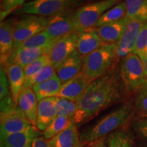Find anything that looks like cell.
I'll return each instance as SVG.
<instances>
[{
  "mask_svg": "<svg viewBox=\"0 0 147 147\" xmlns=\"http://www.w3.org/2000/svg\"><path fill=\"white\" fill-rule=\"evenodd\" d=\"M79 31H75L58 38L53 45L49 55L51 64L56 68L76 50Z\"/></svg>",
  "mask_w": 147,
  "mask_h": 147,
  "instance_id": "9c48e42d",
  "label": "cell"
},
{
  "mask_svg": "<svg viewBox=\"0 0 147 147\" xmlns=\"http://www.w3.org/2000/svg\"><path fill=\"white\" fill-rule=\"evenodd\" d=\"M33 125L22 111L18 104H15L10 111L1 114L0 135L10 134L26 131Z\"/></svg>",
  "mask_w": 147,
  "mask_h": 147,
  "instance_id": "ba28073f",
  "label": "cell"
},
{
  "mask_svg": "<svg viewBox=\"0 0 147 147\" xmlns=\"http://www.w3.org/2000/svg\"><path fill=\"white\" fill-rule=\"evenodd\" d=\"M27 0H1V22L4 21L9 14L20 8ZM28 1V0H27Z\"/></svg>",
  "mask_w": 147,
  "mask_h": 147,
  "instance_id": "e575fe53",
  "label": "cell"
},
{
  "mask_svg": "<svg viewBox=\"0 0 147 147\" xmlns=\"http://www.w3.org/2000/svg\"><path fill=\"white\" fill-rule=\"evenodd\" d=\"M142 61L143 65H144V70H145V73H146V78H147V56L141 59Z\"/></svg>",
  "mask_w": 147,
  "mask_h": 147,
  "instance_id": "ab89813d",
  "label": "cell"
},
{
  "mask_svg": "<svg viewBox=\"0 0 147 147\" xmlns=\"http://www.w3.org/2000/svg\"><path fill=\"white\" fill-rule=\"evenodd\" d=\"M129 21L124 17L119 21L110 23L96 28L97 32L104 44H117Z\"/></svg>",
  "mask_w": 147,
  "mask_h": 147,
  "instance_id": "44dd1931",
  "label": "cell"
},
{
  "mask_svg": "<svg viewBox=\"0 0 147 147\" xmlns=\"http://www.w3.org/2000/svg\"><path fill=\"white\" fill-rule=\"evenodd\" d=\"M144 23L139 20L129 19L121 38L117 43V57L121 59L128 55L134 53L138 36Z\"/></svg>",
  "mask_w": 147,
  "mask_h": 147,
  "instance_id": "8fae6325",
  "label": "cell"
},
{
  "mask_svg": "<svg viewBox=\"0 0 147 147\" xmlns=\"http://www.w3.org/2000/svg\"><path fill=\"white\" fill-rule=\"evenodd\" d=\"M50 63H51V62L49 55L45 54L42 55L38 59L34 61L33 63L29 64L27 67L24 69L25 80L34 76L36 74L41 70L43 67H45V66H47Z\"/></svg>",
  "mask_w": 147,
  "mask_h": 147,
  "instance_id": "d6a6232c",
  "label": "cell"
},
{
  "mask_svg": "<svg viewBox=\"0 0 147 147\" xmlns=\"http://www.w3.org/2000/svg\"><path fill=\"white\" fill-rule=\"evenodd\" d=\"M104 44L97 34L96 28L93 27L79 33L76 50L82 57H84L97 50Z\"/></svg>",
  "mask_w": 147,
  "mask_h": 147,
  "instance_id": "e0dca14e",
  "label": "cell"
},
{
  "mask_svg": "<svg viewBox=\"0 0 147 147\" xmlns=\"http://www.w3.org/2000/svg\"><path fill=\"white\" fill-rule=\"evenodd\" d=\"M125 92L120 71L116 66L100 78L93 80L76 101L77 110L71 121L82 125L101 111L117 103Z\"/></svg>",
  "mask_w": 147,
  "mask_h": 147,
  "instance_id": "6da1fadb",
  "label": "cell"
},
{
  "mask_svg": "<svg viewBox=\"0 0 147 147\" xmlns=\"http://www.w3.org/2000/svg\"><path fill=\"white\" fill-rule=\"evenodd\" d=\"M28 1H32V0H28Z\"/></svg>",
  "mask_w": 147,
  "mask_h": 147,
  "instance_id": "b9f144b4",
  "label": "cell"
},
{
  "mask_svg": "<svg viewBox=\"0 0 147 147\" xmlns=\"http://www.w3.org/2000/svg\"><path fill=\"white\" fill-rule=\"evenodd\" d=\"M51 21V17H44L34 14H23L14 20L13 27L14 45L23 42L45 31Z\"/></svg>",
  "mask_w": 147,
  "mask_h": 147,
  "instance_id": "8992f818",
  "label": "cell"
},
{
  "mask_svg": "<svg viewBox=\"0 0 147 147\" xmlns=\"http://www.w3.org/2000/svg\"><path fill=\"white\" fill-rule=\"evenodd\" d=\"M134 53L136 54L141 59L147 56V22L143 24L138 36Z\"/></svg>",
  "mask_w": 147,
  "mask_h": 147,
  "instance_id": "836d02e7",
  "label": "cell"
},
{
  "mask_svg": "<svg viewBox=\"0 0 147 147\" xmlns=\"http://www.w3.org/2000/svg\"><path fill=\"white\" fill-rule=\"evenodd\" d=\"M57 39H52L45 31L36 34V36L29 38L21 43L14 46V49L16 48H38L45 47L53 43Z\"/></svg>",
  "mask_w": 147,
  "mask_h": 147,
  "instance_id": "f1b7e54d",
  "label": "cell"
},
{
  "mask_svg": "<svg viewBox=\"0 0 147 147\" xmlns=\"http://www.w3.org/2000/svg\"><path fill=\"white\" fill-rule=\"evenodd\" d=\"M125 2L127 5L125 17L147 22V0H125Z\"/></svg>",
  "mask_w": 147,
  "mask_h": 147,
  "instance_id": "484cf974",
  "label": "cell"
},
{
  "mask_svg": "<svg viewBox=\"0 0 147 147\" xmlns=\"http://www.w3.org/2000/svg\"><path fill=\"white\" fill-rule=\"evenodd\" d=\"M4 67L7 72L10 90L14 103L18 104V97L25 84V77L24 69L21 66L15 63L9 64Z\"/></svg>",
  "mask_w": 147,
  "mask_h": 147,
  "instance_id": "7402d4cb",
  "label": "cell"
},
{
  "mask_svg": "<svg viewBox=\"0 0 147 147\" xmlns=\"http://www.w3.org/2000/svg\"><path fill=\"white\" fill-rule=\"evenodd\" d=\"M69 10L73 9L67 3L59 0H32L14 10L13 14H34L44 17H52Z\"/></svg>",
  "mask_w": 147,
  "mask_h": 147,
  "instance_id": "52a82bcc",
  "label": "cell"
},
{
  "mask_svg": "<svg viewBox=\"0 0 147 147\" xmlns=\"http://www.w3.org/2000/svg\"><path fill=\"white\" fill-rule=\"evenodd\" d=\"M121 2V0H102L89 3L75 10L77 31L95 27L106 11Z\"/></svg>",
  "mask_w": 147,
  "mask_h": 147,
  "instance_id": "5b68a950",
  "label": "cell"
},
{
  "mask_svg": "<svg viewBox=\"0 0 147 147\" xmlns=\"http://www.w3.org/2000/svg\"><path fill=\"white\" fill-rule=\"evenodd\" d=\"M83 57L76 50L55 68L56 74L63 84L76 77L82 71Z\"/></svg>",
  "mask_w": 147,
  "mask_h": 147,
  "instance_id": "5bb4252c",
  "label": "cell"
},
{
  "mask_svg": "<svg viewBox=\"0 0 147 147\" xmlns=\"http://www.w3.org/2000/svg\"><path fill=\"white\" fill-rule=\"evenodd\" d=\"M63 83L55 74L54 76L40 83L33 86L32 89L36 94L38 102L48 97H56Z\"/></svg>",
  "mask_w": 147,
  "mask_h": 147,
  "instance_id": "cb8c5ba5",
  "label": "cell"
},
{
  "mask_svg": "<svg viewBox=\"0 0 147 147\" xmlns=\"http://www.w3.org/2000/svg\"><path fill=\"white\" fill-rule=\"evenodd\" d=\"M119 71L127 93H136L147 81L142 61L135 53L121 59Z\"/></svg>",
  "mask_w": 147,
  "mask_h": 147,
  "instance_id": "277c9868",
  "label": "cell"
},
{
  "mask_svg": "<svg viewBox=\"0 0 147 147\" xmlns=\"http://www.w3.org/2000/svg\"><path fill=\"white\" fill-rule=\"evenodd\" d=\"M5 67L1 65L0 69V113L10 111L15 105Z\"/></svg>",
  "mask_w": 147,
  "mask_h": 147,
  "instance_id": "603a6c76",
  "label": "cell"
},
{
  "mask_svg": "<svg viewBox=\"0 0 147 147\" xmlns=\"http://www.w3.org/2000/svg\"><path fill=\"white\" fill-rule=\"evenodd\" d=\"M102 1V0H88V3H92V2H96V1Z\"/></svg>",
  "mask_w": 147,
  "mask_h": 147,
  "instance_id": "60d3db41",
  "label": "cell"
},
{
  "mask_svg": "<svg viewBox=\"0 0 147 147\" xmlns=\"http://www.w3.org/2000/svg\"><path fill=\"white\" fill-rule=\"evenodd\" d=\"M91 82V79L82 71L78 76L62 84L56 97L76 102Z\"/></svg>",
  "mask_w": 147,
  "mask_h": 147,
  "instance_id": "4fadbf2b",
  "label": "cell"
},
{
  "mask_svg": "<svg viewBox=\"0 0 147 147\" xmlns=\"http://www.w3.org/2000/svg\"><path fill=\"white\" fill-rule=\"evenodd\" d=\"M18 105L33 126H36L38 100L32 88H24L20 93Z\"/></svg>",
  "mask_w": 147,
  "mask_h": 147,
  "instance_id": "ac0fdd59",
  "label": "cell"
},
{
  "mask_svg": "<svg viewBox=\"0 0 147 147\" xmlns=\"http://www.w3.org/2000/svg\"><path fill=\"white\" fill-rule=\"evenodd\" d=\"M71 119L63 116H57L53 122L43 131V136L47 140H51L63 131L70 124Z\"/></svg>",
  "mask_w": 147,
  "mask_h": 147,
  "instance_id": "83f0119b",
  "label": "cell"
},
{
  "mask_svg": "<svg viewBox=\"0 0 147 147\" xmlns=\"http://www.w3.org/2000/svg\"><path fill=\"white\" fill-rule=\"evenodd\" d=\"M86 147H107L106 137L96 140L93 142L89 143Z\"/></svg>",
  "mask_w": 147,
  "mask_h": 147,
  "instance_id": "f35d334b",
  "label": "cell"
},
{
  "mask_svg": "<svg viewBox=\"0 0 147 147\" xmlns=\"http://www.w3.org/2000/svg\"><path fill=\"white\" fill-rule=\"evenodd\" d=\"M57 99V97H51L38 102L36 127L39 131H45L57 117L56 110Z\"/></svg>",
  "mask_w": 147,
  "mask_h": 147,
  "instance_id": "9a60e30c",
  "label": "cell"
},
{
  "mask_svg": "<svg viewBox=\"0 0 147 147\" xmlns=\"http://www.w3.org/2000/svg\"><path fill=\"white\" fill-rule=\"evenodd\" d=\"M56 40L50 45L42 47L14 49L13 51L7 60V62L3 66L9 65V64L15 63L21 66L24 69L29 64L33 63L34 61L40 57L42 55L49 54Z\"/></svg>",
  "mask_w": 147,
  "mask_h": 147,
  "instance_id": "7c38bea8",
  "label": "cell"
},
{
  "mask_svg": "<svg viewBox=\"0 0 147 147\" xmlns=\"http://www.w3.org/2000/svg\"><path fill=\"white\" fill-rule=\"evenodd\" d=\"M134 113V107L130 104H125L104 116L94 125L80 134L82 144L106 137L110 133L122 127L129 120Z\"/></svg>",
  "mask_w": 147,
  "mask_h": 147,
  "instance_id": "7a4b0ae2",
  "label": "cell"
},
{
  "mask_svg": "<svg viewBox=\"0 0 147 147\" xmlns=\"http://www.w3.org/2000/svg\"><path fill=\"white\" fill-rule=\"evenodd\" d=\"M75 10H67L51 17L50 23L45 31L52 39H57L77 31Z\"/></svg>",
  "mask_w": 147,
  "mask_h": 147,
  "instance_id": "30bf717a",
  "label": "cell"
},
{
  "mask_svg": "<svg viewBox=\"0 0 147 147\" xmlns=\"http://www.w3.org/2000/svg\"><path fill=\"white\" fill-rule=\"evenodd\" d=\"M51 147H82L77 125L71 121L70 124L58 135L49 140Z\"/></svg>",
  "mask_w": 147,
  "mask_h": 147,
  "instance_id": "ffe728a7",
  "label": "cell"
},
{
  "mask_svg": "<svg viewBox=\"0 0 147 147\" xmlns=\"http://www.w3.org/2000/svg\"><path fill=\"white\" fill-rule=\"evenodd\" d=\"M134 130L140 137L147 140V117H138L132 122Z\"/></svg>",
  "mask_w": 147,
  "mask_h": 147,
  "instance_id": "d590c367",
  "label": "cell"
},
{
  "mask_svg": "<svg viewBox=\"0 0 147 147\" xmlns=\"http://www.w3.org/2000/svg\"><path fill=\"white\" fill-rule=\"evenodd\" d=\"M36 127L26 131L0 136L1 147H32L34 139L38 136Z\"/></svg>",
  "mask_w": 147,
  "mask_h": 147,
  "instance_id": "d6986e66",
  "label": "cell"
},
{
  "mask_svg": "<svg viewBox=\"0 0 147 147\" xmlns=\"http://www.w3.org/2000/svg\"><path fill=\"white\" fill-rule=\"evenodd\" d=\"M61 1H63L67 3L71 9L75 10L76 8H78L82 5L88 3V0H59Z\"/></svg>",
  "mask_w": 147,
  "mask_h": 147,
  "instance_id": "8d00e7d4",
  "label": "cell"
},
{
  "mask_svg": "<svg viewBox=\"0 0 147 147\" xmlns=\"http://www.w3.org/2000/svg\"><path fill=\"white\" fill-rule=\"evenodd\" d=\"M14 19L9 18L1 22L0 25V56L1 65H4L14 50L13 27Z\"/></svg>",
  "mask_w": 147,
  "mask_h": 147,
  "instance_id": "2e32d148",
  "label": "cell"
},
{
  "mask_svg": "<svg viewBox=\"0 0 147 147\" xmlns=\"http://www.w3.org/2000/svg\"><path fill=\"white\" fill-rule=\"evenodd\" d=\"M55 74H56L55 67L51 63L49 64L36 74L34 76L26 79L25 80L23 89L24 88H32L35 84L49 80V78L54 76Z\"/></svg>",
  "mask_w": 147,
  "mask_h": 147,
  "instance_id": "f546056e",
  "label": "cell"
},
{
  "mask_svg": "<svg viewBox=\"0 0 147 147\" xmlns=\"http://www.w3.org/2000/svg\"><path fill=\"white\" fill-rule=\"evenodd\" d=\"M144 147H147V146H144Z\"/></svg>",
  "mask_w": 147,
  "mask_h": 147,
  "instance_id": "7bdbcfd3",
  "label": "cell"
},
{
  "mask_svg": "<svg viewBox=\"0 0 147 147\" xmlns=\"http://www.w3.org/2000/svg\"><path fill=\"white\" fill-rule=\"evenodd\" d=\"M56 110L57 116H63L71 119L77 110V104L74 101L58 97Z\"/></svg>",
  "mask_w": 147,
  "mask_h": 147,
  "instance_id": "4dcf8cb0",
  "label": "cell"
},
{
  "mask_svg": "<svg viewBox=\"0 0 147 147\" xmlns=\"http://www.w3.org/2000/svg\"><path fill=\"white\" fill-rule=\"evenodd\" d=\"M107 147H133L134 139L131 132L122 127L106 136Z\"/></svg>",
  "mask_w": 147,
  "mask_h": 147,
  "instance_id": "d4e9b609",
  "label": "cell"
},
{
  "mask_svg": "<svg viewBox=\"0 0 147 147\" xmlns=\"http://www.w3.org/2000/svg\"><path fill=\"white\" fill-rule=\"evenodd\" d=\"M117 58V44H104L93 53L83 57L82 72L93 81L111 68Z\"/></svg>",
  "mask_w": 147,
  "mask_h": 147,
  "instance_id": "3957f363",
  "label": "cell"
},
{
  "mask_svg": "<svg viewBox=\"0 0 147 147\" xmlns=\"http://www.w3.org/2000/svg\"><path fill=\"white\" fill-rule=\"evenodd\" d=\"M134 108L138 117H147V81L136 92Z\"/></svg>",
  "mask_w": 147,
  "mask_h": 147,
  "instance_id": "1f68e13d",
  "label": "cell"
},
{
  "mask_svg": "<svg viewBox=\"0 0 147 147\" xmlns=\"http://www.w3.org/2000/svg\"><path fill=\"white\" fill-rule=\"evenodd\" d=\"M127 11V5L125 1H121L118 4L115 5L113 8L103 14L95 25V28L100 27L106 24L113 23V22L119 21L124 17H125Z\"/></svg>",
  "mask_w": 147,
  "mask_h": 147,
  "instance_id": "4316f807",
  "label": "cell"
},
{
  "mask_svg": "<svg viewBox=\"0 0 147 147\" xmlns=\"http://www.w3.org/2000/svg\"><path fill=\"white\" fill-rule=\"evenodd\" d=\"M32 147H51V145L49 140L44 136H37L33 142Z\"/></svg>",
  "mask_w": 147,
  "mask_h": 147,
  "instance_id": "74e56055",
  "label": "cell"
}]
</instances>
